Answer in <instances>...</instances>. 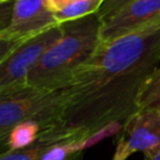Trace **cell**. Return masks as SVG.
<instances>
[{
    "instance_id": "16",
    "label": "cell",
    "mask_w": 160,
    "mask_h": 160,
    "mask_svg": "<svg viewBox=\"0 0 160 160\" xmlns=\"http://www.w3.org/2000/svg\"><path fill=\"white\" fill-rule=\"evenodd\" d=\"M72 1L74 0H45V4L51 12L56 14V12L61 11L64 8H66Z\"/></svg>"
},
{
    "instance_id": "5",
    "label": "cell",
    "mask_w": 160,
    "mask_h": 160,
    "mask_svg": "<svg viewBox=\"0 0 160 160\" xmlns=\"http://www.w3.org/2000/svg\"><path fill=\"white\" fill-rule=\"evenodd\" d=\"M158 24L160 0H132L100 21V41H111Z\"/></svg>"
},
{
    "instance_id": "11",
    "label": "cell",
    "mask_w": 160,
    "mask_h": 160,
    "mask_svg": "<svg viewBox=\"0 0 160 160\" xmlns=\"http://www.w3.org/2000/svg\"><path fill=\"white\" fill-rule=\"evenodd\" d=\"M104 0H74L61 11L54 14L56 22L64 24L68 21L78 20L86 18L89 15H94L99 11Z\"/></svg>"
},
{
    "instance_id": "18",
    "label": "cell",
    "mask_w": 160,
    "mask_h": 160,
    "mask_svg": "<svg viewBox=\"0 0 160 160\" xmlns=\"http://www.w3.org/2000/svg\"><path fill=\"white\" fill-rule=\"evenodd\" d=\"M125 158H122V156H120V155H116V158H115V160H124Z\"/></svg>"
},
{
    "instance_id": "3",
    "label": "cell",
    "mask_w": 160,
    "mask_h": 160,
    "mask_svg": "<svg viewBox=\"0 0 160 160\" xmlns=\"http://www.w3.org/2000/svg\"><path fill=\"white\" fill-rule=\"evenodd\" d=\"M64 108L61 90L46 91L20 86L0 91V149L8 150L9 131L24 121H36L42 130L56 126Z\"/></svg>"
},
{
    "instance_id": "15",
    "label": "cell",
    "mask_w": 160,
    "mask_h": 160,
    "mask_svg": "<svg viewBox=\"0 0 160 160\" xmlns=\"http://www.w3.org/2000/svg\"><path fill=\"white\" fill-rule=\"evenodd\" d=\"M21 41H16V40H11V39H5L0 36V61Z\"/></svg>"
},
{
    "instance_id": "2",
    "label": "cell",
    "mask_w": 160,
    "mask_h": 160,
    "mask_svg": "<svg viewBox=\"0 0 160 160\" xmlns=\"http://www.w3.org/2000/svg\"><path fill=\"white\" fill-rule=\"evenodd\" d=\"M60 25L61 36L32 68L28 86L46 91L62 89L99 46L100 20L96 14Z\"/></svg>"
},
{
    "instance_id": "7",
    "label": "cell",
    "mask_w": 160,
    "mask_h": 160,
    "mask_svg": "<svg viewBox=\"0 0 160 160\" xmlns=\"http://www.w3.org/2000/svg\"><path fill=\"white\" fill-rule=\"evenodd\" d=\"M125 140L119 149L125 156L135 151L151 155L160 150V110H138L128 119Z\"/></svg>"
},
{
    "instance_id": "14",
    "label": "cell",
    "mask_w": 160,
    "mask_h": 160,
    "mask_svg": "<svg viewBox=\"0 0 160 160\" xmlns=\"http://www.w3.org/2000/svg\"><path fill=\"white\" fill-rule=\"evenodd\" d=\"M12 6H14V0L0 4V34L2 31H5L10 24V19H11V14H12Z\"/></svg>"
},
{
    "instance_id": "8",
    "label": "cell",
    "mask_w": 160,
    "mask_h": 160,
    "mask_svg": "<svg viewBox=\"0 0 160 160\" xmlns=\"http://www.w3.org/2000/svg\"><path fill=\"white\" fill-rule=\"evenodd\" d=\"M75 134L78 131L62 129L59 126H52L49 129H45L41 131L39 139L30 146L20 150H0V160H40L42 155L56 142H60L62 140L72 139L75 138Z\"/></svg>"
},
{
    "instance_id": "6",
    "label": "cell",
    "mask_w": 160,
    "mask_h": 160,
    "mask_svg": "<svg viewBox=\"0 0 160 160\" xmlns=\"http://www.w3.org/2000/svg\"><path fill=\"white\" fill-rule=\"evenodd\" d=\"M59 25L45 0H14L10 24L1 38L22 41Z\"/></svg>"
},
{
    "instance_id": "9",
    "label": "cell",
    "mask_w": 160,
    "mask_h": 160,
    "mask_svg": "<svg viewBox=\"0 0 160 160\" xmlns=\"http://www.w3.org/2000/svg\"><path fill=\"white\" fill-rule=\"evenodd\" d=\"M42 128L36 121H24L15 125L6 136V149L10 151L25 149L32 145L40 136Z\"/></svg>"
},
{
    "instance_id": "10",
    "label": "cell",
    "mask_w": 160,
    "mask_h": 160,
    "mask_svg": "<svg viewBox=\"0 0 160 160\" xmlns=\"http://www.w3.org/2000/svg\"><path fill=\"white\" fill-rule=\"evenodd\" d=\"M136 111L155 109L160 110V62L142 84L135 101Z\"/></svg>"
},
{
    "instance_id": "1",
    "label": "cell",
    "mask_w": 160,
    "mask_h": 160,
    "mask_svg": "<svg viewBox=\"0 0 160 160\" xmlns=\"http://www.w3.org/2000/svg\"><path fill=\"white\" fill-rule=\"evenodd\" d=\"M160 62V24L100 41L90 59L60 89L64 108L56 126L85 131L136 111V96Z\"/></svg>"
},
{
    "instance_id": "17",
    "label": "cell",
    "mask_w": 160,
    "mask_h": 160,
    "mask_svg": "<svg viewBox=\"0 0 160 160\" xmlns=\"http://www.w3.org/2000/svg\"><path fill=\"white\" fill-rule=\"evenodd\" d=\"M145 160H160V150L151 155H145Z\"/></svg>"
},
{
    "instance_id": "12",
    "label": "cell",
    "mask_w": 160,
    "mask_h": 160,
    "mask_svg": "<svg viewBox=\"0 0 160 160\" xmlns=\"http://www.w3.org/2000/svg\"><path fill=\"white\" fill-rule=\"evenodd\" d=\"M85 139V138H84ZM84 139H68L52 145L40 160H65L68 155L74 154L78 150H81V141Z\"/></svg>"
},
{
    "instance_id": "19",
    "label": "cell",
    "mask_w": 160,
    "mask_h": 160,
    "mask_svg": "<svg viewBox=\"0 0 160 160\" xmlns=\"http://www.w3.org/2000/svg\"><path fill=\"white\" fill-rule=\"evenodd\" d=\"M6 1H10V0H0V4L1 2H6Z\"/></svg>"
},
{
    "instance_id": "4",
    "label": "cell",
    "mask_w": 160,
    "mask_h": 160,
    "mask_svg": "<svg viewBox=\"0 0 160 160\" xmlns=\"http://www.w3.org/2000/svg\"><path fill=\"white\" fill-rule=\"evenodd\" d=\"M61 25L22 40L0 61V91L26 85V79L42 54L61 36Z\"/></svg>"
},
{
    "instance_id": "13",
    "label": "cell",
    "mask_w": 160,
    "mask_h": 160,
    "mask_svg": "<svg viewBox=\"0 0 160 160\" xmlns=\"http://www.w3.org/2000/svg\"><path fill=\"white\" fill-rule=\"evenodd\" d=\"M130 1H132V0H104L99 11L96 12V15H98L99 20L102 21L104 19L109 18L110 15L116 12L119 9H121L122 6H125Z\"/></svg>"
}]
</instances>
